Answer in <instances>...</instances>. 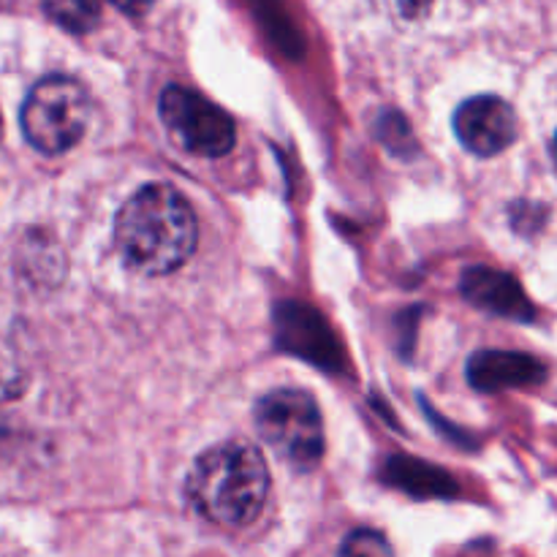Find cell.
<instances>
[{"mask_svg":"<svg viewBox=\"0 0 557 557\" xmlns=\"http://www.w3.org/2000/svg\"><path fill=\"white\" fill-rule=\"evenodd\" d=\"M199 223L177 188L150 183L136 190L114 218V245L131 270L169 275L194 256Z\"/></svg>","mask_w":557,"mask_h":557,"instance_id":"6da1fadb","label":"cell"},{"mask_svg":"<svg viewBox=\"0 0 557 557\" xmlns=\"http://www.w3.org/2000/svg\"><path fill=\"white\" fill-rule=\"evenodd\" d=\"M185 498L212 525L245 528L270 498V468L256 446L226 441L199 455L185 479Z\"/></svg>","mask_w":557,"mask_h":557,"instance_id":"7a4b0ae2","label":"cell"},{"mask_svg":"<svg viewBox=\"0 0 557 557\" xmlns=\"http://www.w3.org/2000/svg\"><path fill=\"white\" fill-rule=\"evenodd\" d=\"M90 92L74 76L52 74L30 87L20 112L27 145L41 156H63L79 145L90 123Z\"/></svg>","mask_w":557,"mask_h":557,"instance_id":"3957f363","label":"cell"},{"mask_svg":"<svg viewBox=\"0 0 557 557\" xmlns=\"http://www.w3.org/2000/svg\"><path fill=\"white\" fill-rule=\"evenodd\" d=\"M253 422L261 441L297 471H310L324 457V419L308 392H270L256 406Z\"/></svg>","mask_w":557,"mask_h":557,"instance_id":"277c9868","label":"cell"},{"mask_svg":"<svg viewBox=\"0 0 557 557\" xmlns=\"http://www.w3.org/2000/svg\"><path fill=\"white\" fill-rule=\"evenodd\" d=\"M158 114L174 145L190 156L223 158L234 150L237 141L234 120L218 103L207 101L201 92L169 85L158 98Z\"/></svg>","mask_w":557,"mask_h":557,"instance_id":"5b68a950","label":"cell"},{"mask_svg":"<svg viewBox=\"0 0 557 557\" xmlns=\"http://www.w3.org/2000/svg\"><path fill=\"white\" fill-rule=\"evenodd\" d=\"M455 134L460 145L473 156H500L517 139V114L504 98L473 96L457 107Z\"/></svg>","mask_w":557,"mask_h":557,"instance_id":"8992f818","label":"cell"},{"mask_svg":"<svg viewBox=\"0 0 557 557\" xmlns=\"http://www.w3.org/2000/svg\"><path fill=\"white\" fill-rule=\"evenodd\" d=\"M277 343L297 357L310 359L324 370H337L341 364V348L335 335L315 310L299 302H286L275 310Z\"/></svg>","mask_w":557,"mask_h":557,"instance_id":"52a82bcc","label":"cell"},{"mask_svg":"<svg viewBox=\"0 0 557 557\" xmlns=\"http://www.w3.org/2000/svg\"><path fill=\"white\" fill-rule=\"evenodd\" d=\"M462 294L471 305L511 321H533L536 310L511 275L490 267H473L462 275Z\"/></svg>","mask_w":557,"mask_h":557,"instance_id":"ba28073f","label":"cell"},{"mask_svg":"<svg viewBox=\"0 0 557 557\" xmlns=\"http://www.w3.org/2000/svg\"><path fill=\"white\" fill-rule=\"evenodd\" d=\"M547 370L539 359L517 351H479L468 362V381L479 392H504L544 381Z\"/></svg>","mask_w":557,"mask_h":557,"instance_id":"9c48e42d","label":"cell"},{"mask_svg":"<svg viewBox=\"0 0 557 557\" xmlns=\"http://www.w3.org/2000/svg\"><path fill=\"white\" fill-rule=\"evenodd\" d=\"M44 9L69 33H90L101 20L98 0H44Z\"/></svg>","mask_w":557,"mask_h":557,"instance_id":"30bf717a","label":"cell"},{"mask_svg":"<svg viewBox=\"0 0 557 557\" xmlns=\"http://www.w3.org/2000/svg\"><path fill=\"white\" fill-rule=\"evenodd\" d=\"M430 473H433V468L422 466V462H413V460H395L389 468V479L392 482L400 484L403 490L411 487L413 482H422V484H428L430 495L449 493V476L441 471L435 473V476H430Z\"/></svg>","mask_w":557,"mask_h":557,"instance_id":"8fae6325","label":"cell"},{"mask_svg":"<svg viewBox=\"0 0 557 557\" xmlns=\"http://www.w3.org/2000/svg\"><path fill=\"white\" fill-rule=\"evenodd\" d=\"M337 557H395V549L386 542L384 533L359 528V531H351L343 539Z\"/></svg>","mask_w":557,"mask_h":557,"instance_id":"7c38bea8","label":"cell"},{"mask_svg":"<svg viewBox=\"0 0 557 557\" xmlns=\"http://www.w3.org/2000/svg\"><path fill=\"white\" fill-rule=\"evenodd\" d=\"M109 3H114L120 11H125V14L141 16V14H147V11H150L152 0H109Z\"/></svg>","mask_w":557,"mask_h":557,"instance_id":"4fadbf2b","label":"cell"},{"mask_svg":"<svg viewBox=\"0 0 557 557\" xmlns=\"http://www.w3.org/2000/svg\"><path fill=\"white\" fill-rule=\"evenodd\" d=\"M11 395H14V381H11L9 373H5V370L0 368V403L9 400Z\"/></svg>","mask_w":557,"mask_h":557,"instance_id":"5bb4252c","label":"cell"}]
</instances>
